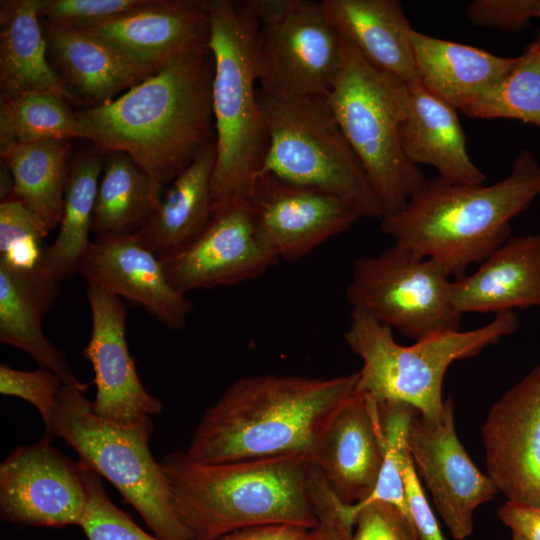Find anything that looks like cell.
<instances>
[{"mask_svg": "<svg viewBox=\"0 0 540 540\" xmlns=\"http://www.w3.org/2000/svg\"><path fill=\"white\" fill-rule=\"evenodd\" d=\"M209 47L164 65L114 100L78 113L88 141L123 152L161 187L215 143Z\"/></svg>", "mask_w": 540, "mask_h": 540, "instance_id": "1", "label": "cell"}, {"mask_svg": "<svg viewBox=\"0 0 540 540\" xmlns=\"http://www.w3.org/2000/svg\"><path fill=\"white\" fill-rule=\"evenodd\" d=\"M357 381L358 372L239 378L206 408L186 453L210 464L295 454L316 463L327 429Z\"/></svg>", "mask_w": 540, "mask_h": 540, "instance_id": "2", "label": "cell"}, {"mask_svg": "<svg viewBox=\"0 0 540 540\" xmlns=\"http://www.w3.org/2000/svg\"><path fill=\"white\" fill-rule=\"evenodd\" d=\"M539 195L540 164L524 149L510 173L491 185L426 179L401 210L380 220V229L458 279L508 239L512 219Z\"/></svg>", "mask_w": 540, "mask_h": 540, "instance_id": "3", "label": "cell"}, {"mask_svg": "<svg viewBox=\"0 0 540 540\" xmlns=\"http://www.w3.org/2000/svg\"><path fill=\"white\" fill-rule=\"evenodd\" d=\"M175 512L192 540H217L246 527L317 524L310 496L315 461L304 455L201 463L186 452L160 461Z\"/></svg>", "mask_w": 540, "mask_h": 540, "instance_id": "4", "label": "cell"}, {"mask_svg": "<svg viewBox=\"0 0 540 540\" xmlns=\"http://www.w3.org/2000/svg\"><path fill=\"white\" fill-rule=\"evenodd\" d=\"M209 10L216 152L211 181L213 214L233 200L247 198L269 140L256 90L258 20L248 1L212 0Z\"/></svg>", "mask_w": 540, "mask_h": 540, "instance_id": "5", "label": "cell"}, {"mask_svg": "<svg viewBox=\"0 0 540 540\" xmlns=\"http://www.w3.org/2000/svg\"><path fill=\"white\" fill-rule=\"evenodd\" d=\"M341 38L342 62L327 102L385 215L391 214L401 210L427 179L406 156L400 141L408 85L372 65Z\"/></svg>", "mask_w": 540, "mask_h": 540, "instance_id": "6", "label": "cell"}, {"mask_svg": "<svg viewBox=\"0 0 540 540\" xmlns=\"http://www.w3.org/2000/svg\"><path fill=\"white\" fill-rule=\"evenodd\" d=\"M88 386H62L46 436L60 437L88 469L108 480L162 540H192L179 520L159 462L149 447L151 417L121 424L92 412Z\"/></svg>", "mask_w": 540, "mask_h": 540, "instance_id": "7", "label": "cell"}, {"mask_svg": "<svg viewBox=\"0 0 540 540\" xmlns=\"http://www.w3.org/2000/svg\"><path fill=\"white\" fill-rule=\"evenodd\" d=\"M519 326L514 311L496 314L487 324L466 331L451 330L403 346L391 328L370 314L352 309L344 338L361 358L356 391L377 401L406 403L428 418L444 407L443 379L449 366L479 354Z\"/></svg>", "mask_w": 540, "mask_h": 540, "instance_id": "8", "label": "cell"}, {"mask_svg": "<svg viewBox=\"0 0 540 540\" xmlns=\"http://www.w3.org/2000/svg\"><path fill=\"white\" fill-rule=\"evenodd\" d=\"M258 98L269 140L259 173L333 195L361 217H384V209L327 98L261 91Z\"/></svg>", "mask_w": 540, "mask_h": 540, "instance_id": "9", "label": "cell"}, {"mask_svg": "<svg viewBox=\"0 0 540 540\" xmlns=\"http://www.w3.org/2000/svg\"><path fill=\"white\" fill-rule=\"evenodd\" d=\"M258 20V84L271 95L327 98L342 62V38L320 2L248 1Z\"/></svg>", "mask_w": 540, "mask_h": 540, "instance_id": "10", "label": "cell"}, {"mask_svg": "<svg viewBox=\"0 0 540 540\" xmlns=\"http://www.w3.org/2000/svg\"><path fill=\"white\" fill-rule=\"evenodd\" d=\"M451 283L440 262L394 244L379 255L354 260L346 297L352 309L416 342L459 329Z\"/></svg>", "mask_w": 540, "mask_h": 540, "instance_id": "11", "label": "cell"}, {"mask_svg": "<svg viewBox=\"0 0 540 540\" xmlns=\"http://www.w3.org/2000/svg\"><path fill=\"white\" fill-rule=\"evenodd\" d=\"M88 502L83 467L44 435L0 464V515L19 527L81 524Z\"/></svg>", "mask_w": 540, "mask_h": 540, "instance_id": "12", "label": "cell"}, {"mask_svg": "<svg viewBox=\"0 0 540 540\" xmlns=\"http://www.w3.org/2000/svg\"><path fill=\"white\" fill-rule=\"evenodd\" d=\"M407 446L415 470L450 533L457 540L466 539L473 531L475 509L492 500L498 490L461 444L450 398L436 418H428L414 408Z\"/></svg>", "mask_w": 540, "mask_h": 540, "instance_id": "13", "label": "cell"}, {"mask_svg": "<svg viewBox=\"0 0 540 540\" xmlns=\"http://www.w3.org/2000/svg\"><path fill=\"white\" fill-rule=\"evenodd\" d=\"M160 259L172 286L184 294L255 279L279 260L258 231L246 199L214 212L190 241Z\"/></svg>", "mask_w": 540, "mask_h": 540, "instance_id": "14", "label": "cell"}, {"mask_svg": "<svg viewBox=\"0 0 540 540\" xmlns=\"http://www.w3.org/2000/svg\"><path fill=\"white\" fill-rule=\"evenodd\" d=\"M482 438L487 474L498 492L540 508V364L495 402Z\"/></svg>", "mask_w": 540, "mask_h": 540, "instance_id": "15", "label": "cell"}, {"mask_svg": "<svg viewBox=\"0 0 540 540\" xmlns=\"http://www.w3.org/2000/svg\"><path fill=\"white\" fill-rule=\"evenodd\" d=\"M277 258L295 261L349 229L361 216L328 193L259 173L246 198Z\"/></svg>", "mask_w": 540, "mask_h": 540, "instance_id": "16", "label": "cell"}, {"mask_svg": "<svg viewBox=\"0 0 540 540\" xmlns=\"http://www.w3.org/2000/svg\"><path fill=\"white\" fill-rule=\"evenodd\" d=\"M91 336L82 350L94 371L96 397L92 412L121 424L160 415L163 403L143 386L126 340L127 311L122 299L88 285Z\"/></svg>", "mask_w": 540, "mask_h": 540, "instance_id": "17", "label": "cell"}, {"mask_svg": "<svg viewBox=\"0 0 540 540\" xmlns=\"http://www.w3.org/2000/svg\"><path fill=\"white\" fill-rule=\"evenodd\" d=\"M78 274L88 285L141 306L170 329L186 326L193 304L170 283L161 259L136 233L99 235Z\"/></svg>", "mask_w": 540, "mask_h": 540, "instance_id": "18", "label": "cell"}, {"mask_svg": "<svg viewBox=\"0 0 540 540\" xmlns=\"http://www.w3.org/2000/svg\"><path fill=\"white\" fill-rule=\"evenodd\" d=\"M102 37L155 71L208 47L209 1L148 0L101 25L84 29Z\"/></svg>", "mask_w": 540, "mask_h": 540, "instance_id": "19", "label": "cell"}, {"mask_svg": "<svg viewBox=\"0 0 540 540\" xmlns=\"http://www.w3.org/2000/svg\"><path fill=\"white\" fill-rule=\"evenodd\" d=\"M326 481L348 505L373 491L383 464L377 401L356 391L330 423L316 456Z\"/></svg>", "mask_w": 540, "mask_h": 540, "instance_id": "20", "label": "cell"}, {"mask_svg": "<svg viewBox=\"0 0 540 540\" xmlns=\"http://www.w3.org/2000/svg\"><path fill=\"white\" fill-rule=\"evenodd\" d=\"M62 281L44 266L16 271L0 264V342L30 355L54 372L64 386H89L70 368L66 354L44 334L42 322L61 294Z\"/></svg>", "mask_w": 540, "mask_h": 540, "instance_id": "21", "label": "cell"}, {"mask_svg": "<svg viewBox=\"0 0 540 540\" xmlns=\"http://www.w3.org/2000/svg\"><path fill=\"white\" fill-rule=\"evenodd\" d=\"M450 300L461 316L540 308V235L508 238L475 272L452 280Z\"/></svg>", "mask_w": 540, "mask_h": 540, "instance_id": "22", "label": "cell"}, {"mask_svg": "<svg viewBox=\"0 0 540 540\" xmlns=\"http://www.w3.org/2000/svg\"><path fill=\"white\" fill-rule=\"evenodd\" d=\"M45 37L61 74L91 107L114 100L155 72L87 31L49 23Z\"/></svg>", "mask_w": 540, "mask_h": 540, "instance_id": "23", "label": "cell"}, {"mask_svg": "<svg viewBox=\"0 0 540 540\" xmlns=\"http://www.w3.org/2000/svg\"><path fill=\"white\" fill-rule=\"evenodd\" d=\"M409 104L400 126V141L415 165L434 167L440 178L482 185L484 173L471 160L457 109L428 91L419 81L407 84Z\"/></svg>", "mask_w": 540, "mask_h": 540, "instance_id": "24", "label": "cell"}, {"mask_svg": "<svg viewBox=\"0 0 540 540\" xmlns=\"http://www.w3.org/2000/svg\"><path fill=\"white\" fill-rule=\"evenodd\" d=\"M411 41L421 84L460 111L495 88L518 60L414 29Z\"/></svg>", "mask_w": 540, "mask_h": 540, "instance_id": "25", "label": "cell"}, {"mask_svg": "<svg viewBox=\"0 0 540 540\" xmlns=\"http://www.w3.org/2000/svg\"><path fill=\"white\" fill-rule=\"evenodd\" d=\"M339 34L375 67L407 84L418 80L413 28L398 0H322Z\"/></svg>", "mask_w": 540, "mask_h": 540, "instance_id": "26", "label": "cell"}, {"mask_svg": "<svg viewBox=\"0 0 540 540\" xmlns=\"http://www.w3.org/2000/svg\"><path fill=\"white\" fill-rule=\"evenodd\" d=\"M39 19L38 0L1 1L0 97L70 96L48 61V44Z\"/></svg>", "mask_w": 540, "mask_h": 540, "instance_id": "27", "label": "cell"}, {"mask_svg": "<svg viewBox=\"0 0 540 540\" xmlns=\"http://www.w3.org/2000/svg\"><path fill=\"white\" fill-rule=\"evenodd\" d=\"M215 143L205 148L171 183L137 236L162 258L190 241L212 216Z\"/></svg>", "mask_w": 540, "mask_h": 540, "instance_id": "28", "label": "cell"}, {"mask_svg": "<svg viewBox=\"0 0 540 540\" xmlns=\"http://www.w3.org/2000/svg\"><path fill=\"white\" fill-rule=\"evenodd\" d=\"M69 149L68 140L50 139L16 145L1 155L14 180L9 199L21 203L48 234L62 216Z\"/></svg>", "mask_w": 540, "mask_h": 540, "instance_id": "29", "label": "cell"}, {"mask_svg": "<svg viewBox=\"0 0 540 540\" xmlns=\"http://www.w3.org/2000/svg\"><path fill=\"white\" fill-rule=\"evenodd\" d=\"M161 187L123 152H110L103 163L93 213L92 232H138L161 199Z\"/></svg>", "mask_w": 540, "mask_h": 540, "instance_id": "30", "label": "cell"}, {"mask_svg": "<svg viewBox=\"0 0 540 540\" xmlns=\"http://www.w3.org/2000/svg\"><path fill=\"white\" fill-rule=\"evenodd\" d=\"M103 162L95 154H83L69 167L62 216L55 240L46 246L43 265L64 281L78 273L92 232L93 213Z\"/></svg>", "mask_w": 540, "mask_h": 540, "instance_id": "31", "label": "cell"}, {"mask_svg": "<svg viewBox=\"0 0 540 540\" xmlns=\"http://www.w3.org/2000/svg\"><path fill=\"white\" fill-rule=\"evenodd\" d=\"M50 139L88 140L82 120L64 97L52 93L0 97V155L16 145Z\"/></svg>", "mask_w": 540, "mask_h": 540, "instance_id": "32", "label": "cell"}, {"mask_svg": "<svg viewBox=\"0 0 540 540\" xmlns=\"http://www.w3.org/2000/svg\"><path fill=\"white\" fill-rule=\"evenodd\" d=\"M470 118H508L540 127V35L504 79L461 111Z\"/></svg>", "mask_w": 540, "mask_h": 540, "instance_id": "33", "label": "cell"}, {"mask_svg": "<svg viewBox=\"0 0 540 540\" xmlns=\"http://www.w3.org/2000/svg\"><path fill=\"white\" fill-rule=\"evenodd\" d=\"M377 408L383 464L371 494L363 501L349 505V508L357 510L379 501L395 505L408 516L404 498L402 461L408 449L407 430L414 407L397 401H377Z\"/></svg>", "mask_w": 540, "mask_h": 540, "instance_id": "34", "label": "cell"}, {"mask_svg": "<svg viewBox=\"0 0 540 540\" xmlns=\"http://www.w3.org/2000/svg\"><path fill=\"white\" fill-rule=\"evenodd\" d=\"M48 233L19 202L0 203V264L16 271H31L43 265Z\"/></svg>", "mask_w": 540, "mask_h": 540, "instance_id": "35", "label": "cell"}, {"mask_svg": "<svg viewBox=\"0 0 540 540\" xmlns=\"http://www.w3.org/2000/svg\"><path fill=\"white\" fill-rule=\"evenodd\" d=\"M81 465L88 502L80 526L87 540H162L145 532L118 508L107 495L102 477Z\"/></svg>", "mask_w": 540, "mask_h": 540, "instance_id": "36", "label": "cell"}, {"mask_svg": "<svg viewBox=\"0 0 540 540\" xmlns=\"http://www.w3.org/2000/svg\"><path fill=\"white\" fill-rule=\"evenodd\" d=\"M148 0H38V15L49 23L80 30L101 25Z\"/></svg>", "mask_w": 540, "mask_h": 540, "instance_id": "37", "label": "cell"}, {"mask_svg": "<svg viewBox=\"0 0 540 540\" xmlns=\"http://www.w3.org/2000/svg\"><path fill=\"white\" fill-rule=\"evenodd\" d=\"M63 386L54 372L40 368L23 371L0 365V393L29 402L42 417L45 431L50 428L56 397Z\"/></svg>", "mask_w": 540, "mask_h": 540, "instance_id": "38", "label": "cell"}, {"mask_svg": "<svg viewBox=\"0 0 540 540\" xmlns=\"http://www.w3.org/2000/svg\"><path fill=\"white\" fill-rule=\"evenodd\" d=\"M310 496L317 524L309 530L307 540H350L354 522L347 505L332 490L316 464L310 476Z\"/></svg>", "mask_w": 540, "mask_h": 540, "instance_id": "39", "label": "cell"}, {"mask_svg": "<svg viewBox=\"0 0 540 540\" xmlns=\"http://www.w3.org/2000/svg\"><path fill=\"white\" fill-rule=\"evenodd\" d=\"M347 512L356 526L350 540H419L408 518L398 507L373 502Z\"/></svg>", "mask_w": 540, "mask_h": 540, "instance_id": "40", "label": "cell"}, {"mask_svg": "<svg viewBox=\"0 0 540 540\" xmlns=\"http://www.w3.org/2000/svg\"><path fill=\"white\" fill-rule=\"evenodd\" d=\"M465 16L476 27L516 31L530 19L540 18V0H474Z\"/></svg>", "mask_w": 540, "mask_h": 540, "instance_id": "41", "label": "cell"}, {"mask_svg": "<svg viewBox=\"0 0 540 540\" xmlns=\"http://www.w3.org/2000/svg\"><path fill=\"white\" fill-rule=\"evenodd\" d=\"M404 498L408 517L419 540H446L424 493L407 449L402 461Z\"/></svg>", "mask_w": 540, "mask_h": 540, "instance_id": "42", "label": "cell"}, {"mask_svg": "<svg viewBox=\"0 0 540 540\" xmlns=\"http://www.w3.org/2000/svg\"><path fill=\"white\" fill-rule=\"evenodd\" d=\"M501 522L526 540H540V508L507 501L498 510Z\"/></svg>", "mask_w": 540, "mask_h": 540, "instance_id": "43", "label": "cell"}, {"mask_svg": "<svg viewBox=\"0 0 540 540\" xmlns=\"http://www.w3.org/2000/svg\"><path fill=\"white\" fill-rule=\"evenodd\" d=\"M309 530L284 524L258 525L235 530L217 540H307Z\"/></svg>", "mask_w": 540, "mask_h": 540, "instance_id": "44", "label": "cell"}, {"mask_svg": "<svg viewBox=\"0 0 540 540\" xmlns=\"http://www.w3.org/2000/svg\"><path fill=\"white\" fill-rule=\"evenodd\" d=\"M14 180L12 172L4 159L1 158L0 198L1 202L8 200L13 192Z\"/></svg>", "mask_w": 540, "mask_h": 540, "instance_id": "45", "label": "cell"}, {"mask_svg": "<svg viewBox=\"0 0 540 540\" xmlns=\"http://www.w3.org/2000/svg\"><path fill=\"white\" fill-rule=\"evenodd\" d=\"M511 540H526L523 536L518 533L512 532Z\"/></svg>", "mask_w": 540, "mask_h": 540, "instance_id": "46", "label": "cell"}]
</instances>
